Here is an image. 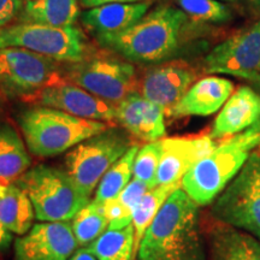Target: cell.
<instances>
[{"label": "cell", "mask_w": 260, "mask_h": 260, "mask_svg": "<svg viewBox=\"0 0 260 260\" xmlns=\"http://www.w3.org/2000/svg\"><path fill=\"white\" fill-rule=\"evenodd\" d=\"M199 226V205L180 187L146 230L138 260H205Z\"/></svg>", "instance_id": "7a4b0ae2"}, {"label": "cell", "mask_w": 260, "mask_h": 260, "mask_svg": "<svg viewBox=\"0 0 260 260\" xmlns=\"http://www.w3.org/2000/svg\"><path fill=\"white\" fill-rule=\"evenodd\" d=\"M96 260H134L136 255L133 223L121 229H107L87 246Z\"/></svg>", "instance_id": "cb8c5ba5"}, {"label": "cell", "mask_w": 260, "mask_h": 260, "mask_svg": "<svg viewBox=\"0 0 260 260\" xmlns=\"http://www.w3.org/2000/svg\"><path fill=\"white\" fill-rule=\"evenodd\" d=\"M181 186L178 184H172V186H157L151 188L144 197L140 199L136 205L134 213H133V226L135 232V248L136 254H138L140 243H141L142 237H144L146 230L151 225L155 217L164 205L168 198L178 189Z\"/></svg>", "instance_id": "484cf974"}, {"label": "cell", "mask_w": 260, "mask_h": 260, "mask_svg": "<svg viewBox=\"0 0 260 260\" xmlns=\"http://www.w3.org/2000/svg\"><path fill=\"white\" fill-rule=\"evenodd\" d=\"M63 79L100 99L118 105L138 92V76L130 61L110 54H92L87 59L70 63Z\"/></svg>", "instance_id": "9c48e42d"}, {"label": "cell", "mask_w": 260, "mask_h": 260, "mask_svg": "<svg viewBox=\"0 0 260 260\" xmlns=\"http://www.w3.org/2000/svg\"><path fill=\"white\" fill-rule=\"evenodd\" d=\"M149 189L151 187L145 182L133 178L116 199L103 205L109 218L110 229H121L132 224L136 205Z\"/></svg>", "instance_id": "4316f807"}, {"label": "cell", "mask_w": 260, "mask_h": 260, "mask_svg": "<svg viewBox=\"0 0 260 260\" xmlns=\"http://www.w3.org/2000/svg\"><path fill=\"white\" fill-rule=\"evenodd\" d=\"M254 126H255L256 129L259 130V133H260V117H259V119H258V121H256V123H255V124H254Z\"/></svg>", "instance_id": "d590c367"}, {"label": "cell", "mask_w": 260, "mask_h": 260, "mask_svg": "<svg viewBox=\"0 0 260 260\" xmlns=\"http://www.w3.org/2000/svg\"><path fill=\"white\" fill-rule=\"evenodd\" d=\"M25 0H0V29L11 25L19 18L24 9Z\"/></svg>", "instance_id": "4dcf8cb0"}, {"label": "cell", "mask_w": 260, "mask_h": 260, "mask_svg": "<svg viewBox=\"0 0 260 260\" xmlns=\"http://www.w3.org/2000/svg\"><path fill=\"white\" fill-rule=\"evenodd\" d=\"M161 158V140L148 142L139 149L134 160L133 178L145 182L151 188L155 187V178Z\"/></svg>", "instance_id": "f546056e"}, {"label": "cell", "mask_w": 260, "mask_h": 260, "mask_svg": "<svg viewBox=\"0 0 260 260\" xmlns=\"http://www.w3.org/2000/svg\"><path fill=\"white\" fill-rule=\"evenodd\" d=\"M219 2H228V3H233V2H236V0H219Z\"/></svg>", "instance_id": "8d00e7d4"}, {"label": "cell", "mask_w": 260, "mask_h": 260, "mask_svg": "<svg viewBox=\"0 0 260 260\" xmlns=\"http://www.w3.org/2000/svg\"><path fill=\"white\" fill-rule=\"evenodd\" d=\"M109 224L103 205L90 200L77 212L71 223L79 247H87L95 241L109 228Z\"/></svg>", "instance_id": "83f0119b"}, {"label": "cell", "mask_w": 260, "mask_h": 260, "mask_svg": "<svg viewBox=\"0 0 260 260\" xmlns=\"http://www.w3.org/2000/svg\"><path fill=\"white\" fill-rule=\"evenodd\" d=\"M2 93H3V90H2V88H0V106H2Z\"/></svg>", "instance_id": "74e56055"}, {"label": "cell", "mask_w": 260, "mask_h": 260, "mask_svg": "<svg viewBox=\"0 0 260 260\" xmlns=\"http://www.w3.org/2000/svg\"><path fill=\"white\" fill-rule=\"evenodd\" d=\"M218 144L210 134L161 139V158L155 178L157 186H181L188 170Z\"/></svg>", "instance_id": "9a60e30c"}, {"label": "cell", "mask_w": 260, "mask_h": 260, "mask_svg": "<svg viewBox=\"0 0 260 260\" xmlns=\"http://www.w3.org/2000/svg\"><path fill=\"white\" fill-rule=\"evenodd\" d=\"M63 80L59 63L19 47L0 48V88L25 100Z\"/></svg>", "instance_id": "30bf717a"}, {"label": "cell", "mask_w": 260, "mask_h": 260, "mask_svg": "<svg viewBox=\"0 0 260 260\" xmlns=\"http://www.w3.org/2000/svg\"><path fill=\"white\" fill-rule=\"evenodd\" d=\"M80 5L84 9H92L96 6L106 4H113V3H141V2H152V0H79Z\"/></svg>", "instance_id": "1f68e13d"}, {"label": "cell", "mask_w": 260, "mask_h": 260, "mask_svg": "<svg viewBox=\"0 0 260 260\" xmlns=\"http://www.w3.org/2000/svg\"><path fill=\"white\" fill-rule=\"evenodd\" d=\"M77 247L69 222L37 223L15 241V260H68Z\"/></svg>", "instance_id": "5bb4252c"}, {"label": "cell", "mask_w": 260, "mask_h": 260, "mask_svg": "<svg viewBox=\"0 0 260 260\" xmlns=\"http://www.w3.org/2000/svg\"><path fill=\"white\" fill-rule=\"evenodd\" d=\"M79 0H25L19 21L51 27H73L80 18Z\"/></svg>", "instance_id": "44dd1931"}, {"label": "cell", "mask_w": 260, "mask_h": 260, "mask_svg": "<svg viewBox=\"0 0 260 260\" xmlns=\"http://www.w3.org/2000/svg\"><path fill=\"white\" fill-rule=\"evenodd\" d=\"M258 147L260 133L254 125L222 139L209 154L188 170L182 178L181 188L199 206L212 204Z\"/></svg>", "instance_id": "3957f363"}, {"label": "cell", "mask_w": 260, "mask_h": 260, "mask_svg": "<svg viewBox=\"0 0 260 260\" xmlns=\"http://www.w3.org/2000/svg\"><path fill=\"white\" fill-rule=\"evenodd\" d=\"M204 73L251 76L260 71V19L214 46L204 59Z\"/></svg>", "instance_id": "8fae6325"}, {"label": "cell", "mask_w": 260, "mask_h": 260, "mask_svg": "<svg viewBox=\"0 0 260 260\" xmlns=\"http://www.w3.org/2000/svg\"><path fill=\"white\" fill-rule=\"evenodd\" d=\"M35 212L28 194L11 183L0 195V224L10 233L24 235L34 225Z\"/></svg>", "instance_id": "7402d4cb"}, {"label": "cell", "mask_w": 260, "mask_h": 260, "mask_svg": "<svg viewBox=\"0 0 260 260\" xmlns=\"http://www.w3.org/2000/svg\"><path fill=\"white\" fill-rule=\"evenodd\" d=\"M189 17L180 8L161 5L124 31L95 38L102 47L130 63L158 64L180 51L189 28Z\"/></svg>", "instance_id": "6da1fadb"}, {"label": "cell", "mask_w": 260, "mask_h": 260, "mask_svg": "<svg viewBox=\"0 0 260 260\" xmlns=\"http://www.w3.org/2000/svg\"><path fill=\"white\" fill-rule=\"evenodd\" d=\"M191 21L199 23H225L232 19V11L219 0H175Z\"/></svg>", "instance_id": "f1b7e54d"}, {"label": "cell", "mask_w": 260, "mask_h": 260, "mask_svg": "<svg viewBox=\"0 0 260 260\" xmlns=\"http://www.w3.org/2000/svg\"><path fill=\"white\" fill-rule=\"evenodd\" d=\"M28 194L40 222H69L90 201L67 171L40 164L15 181Z\"/></svg>", "instance_id": "5b68a950"}, {"label": "cell", "mask_w": 260, "mask_h": 260, "mask_svg": "<svg viewBox=\"0 0 260 260\" xmlns=\"http://www.w3.org/2000/svg\"><path fill=\"white\" fill-rule=\"evenodd\" d=\"M12 241L11 233L0 224V253L4 252L5 249L9 248L10 243Z\"/></svg>", "instance_id": "d6a6232c"}, {"label": "cell", "mask_w": 260, "mask_h": 260, "mask_svg": "<svg viewBox=\"0 0 260 260\" xmlns=\"http://www.w3.org/2000/svg\"><path fill=\"white\" fill-rule=\"evenodd\" d=\"M139 149L140 147L138 145H133L126 151V153L106 171L96 187L95 197L93 199L96 204L106 205L111 200L116 199L128 186L130 178L133 176L134 160Z\"/></svg>", "instance_id": "d4e9b609"}, {"label": "cell", "mask_w": 260, "mask_h": 260, "mask_svg": "<svg viewBox=\"0 0 260 260\" xmlns=\"http://www.w3.org/2000/svg\"><path fill=\"white\" fill-rule=\"evenodd\" d=\"M216 222L242 230L260 241V147L211 206Z\"/></svg>", "instance_id": "8992f818"}, {"label": "cell", "mask_w": 260, "mask_h": 260, "mask_svg": "<svg viewBox=\"0 0 260 260\" xmlns=\"http://www.w3.org/2000/svg\"><path fill=\"white\" fill-rule=\"evenodd\" d=\"M165 116L167 113L161 106L134 92L117 105L116 123L133 138L148 144L167 135Z\"/></svg>", "instance_id": "2e32d148"}, {"label": "cell", "mask_w": 260, "mask_h": 260, "mask_svg": "<svg viewBox=\"0 0 260 260\" xmlns=\"http://www.w3.org/2000/svg\"><path fill=\"white\" fill-rule=\"evenodd\" d=\"M132 138L124 129L115 125L90 136L67 154L65 171L80 190L90 198L106 171L132 147Z\"/></svg>", "instance_id": "ba28073f"}, {"label": "cell", "mask_w": 260, "mask_h": 260, "mask_svg": "<svg viewBox=\"0 0 260 260\" xmlns=\"http://www.w3.org/2000/svg\"><path fill=\"white\" fill-rule=\"evenodd\" d=\"M28 102L60 110L83 119L106 123L116 122V105L100 99L64 79L41 89L29 98Z\"/></svg>", "instance_id": "4fadbf2b"}, {"label": "cell", "mask_w": 260, "mask_h": 260, "mask_svg": "<svg viewBox=\"0 0 260 260\" xmlns=\"http://www.w3.org/2000/svg\"><path fill=\"white\" fill-rule=\"evenodd\" d=\"M260 117V94L252 87L241 86L230 95L214 119L210 136L230 138L249 129Z\"/></svg>", "instance_id": "e0dca14e"}, {"label": "cell", "mask_w": 260, "mask_h": 260, "mask_svg": "<svg viewBox=\"0 0 260 260\" xmlns=\"http://www.w3.org/2000/svg\"><path fill=\"white\" fill-rule=\"evenodd\" d=\"M151 2L113 3L81 12L80 21L94 37L124 31L144 18Z\"/></svg>", "instance_id": "d6986e66"}, {"label": "cell", "mask_w": 260, "mask_h": 260, "mask_svg": "<svg viewBox=\"0 0 260 260\" xmlns=\"http://www.w3.org/2000/svg\"><path fill=\"white\" fill-rule=\"evenodd\" d=\"M198 73L184 60H167L148 68L138 80V93L165 110L167 116L197 82Z\"/></svg>", "instance_id": "7c38bea8"}, {"label": "cell", "mask_w": 260, "mask_h": 260, "mask_svg": "<svg viewBox=\"0 0 260 260\" xmlns=\"http://www.w3.org/2000/svg\"><path fill=\"white\" fill-rule=\"evenodd\" d=\"M68 260H96V258L89 252L87 247H81Z\"/></svg>", "instance_id": "836d02e7"}, {"label": "cell", "mask_w": 260, "mask_h": 260, "mask_svg": "<svg viewBox=\"0 0 260 260\" xmlns=\"http://www.w3.org/2000/svg\"><path fill=\"white\" fill-rule=\"evenodd\" d=\"M205 251V260H260V241L218 222L206 232Z\"/></svg>", "instance_id": "ffe728a7"}, {"label": "cell", "mask_w": 260, "mask_h": 260, "mask_svg": "<svg viewBox=\"0 0 260 260\" xmlns=\"http://www.w3.org/2000/svg\"><path fill=\"white\" fill-rule=\"evenodd\" d=\"M19 47L51 58L58 63H77L94 54L80 28H57L19 22L0 29V48Z\"/></svg>", "instance_id": "52a82bcc"}, {"label": "cell", "mask_w": 260, "mask_h": 260, "mask_svg": "<svg viewBox=\"0 0 260 260\" xmlns=\"http://www.w3.org/2000/svg\"><path fill=\"white\" fill-rule=\"evenodd\" d=\"M249 3H251L253 8H254L260 14V0H249Z\"/></svg>", "instance_id": "e575fe53"}, {"label": "cell", "mask_w": 260, "mask_h": 260, "mask_svg": "<svg viewBox=\"0 0 260 260\" xmlns=\"http://www.w3.org/2000/svg\"><path fill=\"white\" fill-rule=\"evenodd\" d=\"M30 164V155L17 130L10 123L0 122V178L15 182Z\"/></svg>", "instance_id": "603a6c76"}, {"label": "cell", "mask_w": 260, "mask_h": 260, "mask_svg": "<svg viewBox=\"0 0 260 260\" xmlns=\"http://www.w3.org/2000/svg\"><path fill=\"white\" fill-rule=\"evenodd\" d=\"M235 90V84L225 77L206 76L187 90L169 117L210 116L223 107Z\"/></svg>", "instance_id": "ac0fdd59"}, {"label": "cell", "mask_w": 260, "mask_h": 260, "mask_svg": "<svg viewBox=\"0 0 260 260\" xmlns=\"http://www.w3.org/2000/svg\"><path fill=\"white\" fill-rule=\"evenodd\" d=\"M17 122L29 152L39 158L59 155L111 126L41 105L23 110Z\"/></svg>", "instance_id": "277c9868"}]
</instances>
